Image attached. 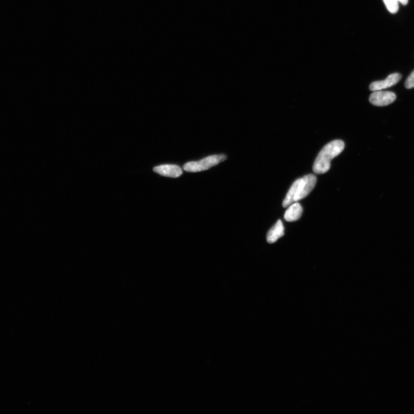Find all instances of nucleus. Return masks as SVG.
<instances>
[{
	"mask_svg": "<svg viewBox=\"0 0 414 414\" xmlns=\"http://www.w3.org/2000/svg\"><path fill=\"white\" fill-rule=\"evenodd\" d=\"M317 181V177L312 174L296 180L290 188L283 201V207L286 208L293 203L307 197L313 190Z\"/></svg>",
	"mask_w": 414,
	"mask_h": 414,
	"instance_id": "nucleus-1",
	"label": "nucleus"
},
{
	"mask_svg": "<svg viewBox=\"0 0 414 414\" xmlns=\"http://www.w3.org/2000/svg\"><path fill=\"white\" fill-rule=\"evenodd\" d=\"M345 143L341 140H335L325 145L316 158L313 170L316 174L328 172L331 167V161L343 151Z\"/></svg>",
	"mask_w": 414,
	"mask_h": 414,
	"instance_id": "nucleus-2",
	"label": "nucleus"
},
{
	"mask_svg": "<svg viewBox=\"0 0 414 414\" xmlns=\"http://www.w3.org/2000/svg\"><path fill=\"white\" fill-rule=\"evenodd\" d=\"M227 159V156L224 154L213 155L203 158L199 161L189 162L185 163L183 168L188 172H199L211 168L212 167L218 165Z\"/></svg>",
	"mask_w": 414,
	"mask_h": 414,
	"instance_id": "nucleus-3",
	"label": "nucleus"
},
{
	"mask_svg": "<svg viewBox=\"0 0 414 414\" xmlns=\"http://www.w3.org/2000/svg\"><path fill=\"white\" fill-rule=\"evenodd\" d=\"M397 99L396 94L392 92L374 91L369 97L370 103L375 106L384 107L394 103Z\"/></svg>",
	"mask_w": 414,
	"mask_h": 414,
	"instance_id": "nucleus-4",
	"label": "nucleus"
},
{
	"mask_svg": "<svg viewBox=\"0 0 414 414\" xmlns=\"http://www.w3.org/2000/svg\"><path fill=\"white\" fill-rule=\"evenodd\" d=\"M402 78V75L399 73H394L390 74L383 81H376L371 83L369 86V89L371 91H377L384 89L390 88L393 86L400 81Z\"/></svg>",
	"mask_w": 414,
	"mask_h": 414,
	"instance_id": "nucleus-5",
	"label": "nucleus"
},
{
	"mask_svg": "<svg viewBox=\"0 0 414 414\" xmlns=\"http://www.w3.org/2000/svg\"><path fill=\"white\" fill-rule=\"evenodd\" d=\"M153 170L161 176L172 178L179 177L183 174V170L175 165H162L155 167Z\"/></svg>",
	"mask_w": 414,
	"mask_h": 414,
	"instance_id": "nucleus-6",
	"label": "nucleus"
},
{
	"mask_svg": "<svg viewBox=\"0 0 414 414\" xmlns=\"http://www.w3.org/2000/svg\"><path fill=\"white\" fill-rule=\"evenodd\" d=\"M303 210L302 207L299 203H294L289 206L288 209L286 210L284 219L290 222L299 220L302 215Z\"/></svg>",
	"mask_w": 414,
	"mask_h": 414,
	"instance_id": "nucleus-7",
	"label": "nucleus"
},
{
	"mask_svg": "<svg viewBox=\"0 0 414 414\" xmlns=\"http://www.w3.org/2000/svg\"><path fill=\"white\" fill-rule=\"evenodd\" d=\"M284 235V227L282 221L278 220L273 227L271 228L267 234V241L270 243H274L277 241L279 238Z\"/></svg>",
	"mask_w": 414,
	"mask_h": 414,
	"instance_id": "nucleus-8",
	"label": "nucleus"
},
{
	"mask_svg": "<svg viewBox=\"0 0 414 414\" xmlns=\"http://www.w3.org/2000/svg\"><path fill=\"white\" fill-rule=\"evenodd\" d=\"M385 4L389 11L392 13H396L399 9L398 0H383Z\"/></svg>",
	"mask_w": 414,
	"mask_h": 414,
	"instance_id": "nucleus-9",
	"label": "nucleus"
},
{
	"mask_svg": "<svg viewBox=\"0 0 414 414\" xmlns=\"http://www.w3.org/2000/svg\"><path fill=\"white\" fill-rule=\"evenodd\" d=\"M405 86L407 89L414 88V70L409 75L408 79H406Z\"/></svg>",
	"mask_w": 414,
	"mask_h": 414,
	"instance_id": "nucleus-10",
	"label": "nucleus"
},
{
	"mask_svg": "<svg viewBox=\"0 0 414 414\" xmlns=\"http://www.w3.org/2000/svg\"><path fill=\"white\" fill-rule=\"evenodd\" d=\"M399 2L402 3L403 5H406L408 3L409 0H398Z\"/></svg>",
	"mask_w": 414,
	"mask_h": 414,
	"instance_id": "nucleus-11",
	"label": "nucleus"
}]
</instances>
